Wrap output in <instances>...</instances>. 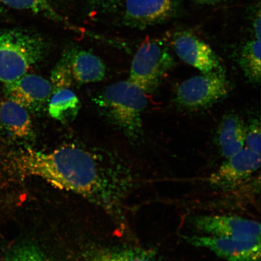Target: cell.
<instances>
[{"instance_id":"6da1fadb","label":"cell","mask_w":261,"mask_h":261,"mask_svg":"<svg viewBox=\"0 0 261 261\" xmlns=\"http://www.w3.org/2000/svg\"><path fill=\"white\" fill-rule=\"evenodd\" d=\"M15 161L22 175L41 178L63 190L91 196L101 188L96 161L89 152L77 147L65 146L50 152L25 149Z\"/></svg>"},{"instance_id":"7a4b0ae2","label":"cell","mask_w":261,"mask_h":261,"mask_svg":"<svg viewBox=\"0 0 261 261\" xmlns=\"http://www.w3.org/2000/svg\"><path fill=\"white\" fill-rule=\"evenodd\" d=\"M48 43L37 33L9 29L0 31V82L8 84L27 73L47 53Z\"/></svg>"},{"instance_id":"3957f363","label":"cell","mask_w":261,"mask_h":261,"mask_svg":"<svg viewBox=\"0 0 261 261\" xmlns=\"http://www.w3.org/2000/svg\"><path fill=\"white\" fill-rule=\"evenodd\" d=\"M146 94L128 80L120 81L107 87L97 101L127 138L136 140L142 135V114L148 104Z\"/></svg>"},{"instance_id":"277c9868","label":"cell","mask_w":261,"mask_h":261,"mask_svg":"<svg viewBox=\"0 0 261 261\" xmlns=\"http://www.w3.org/2000/svg\"><path fill=\"white\" fill-rule=\"evenodd\" d=\"M174 65L161 41L146 38L133 58L128 81L146 93L154 92Z\"/></svg>"},{"instance_id":"5b68a950","label":"cell","mask_w":261,"mask_h":261,"mask_svg":"<svg viewBox=\"0 0 261 261\" xmlns=\"http://www.w3.org/2000/svg\"><path fill=\"white\" fill-rule=\"evenodd\" d=\"M228 91L229 84L220 69L182 82L176 92V101L186 109H203L224 99Z\"/></svg>"},{"instance_id":"8992f818","label":"cell","mask_w":261,"mask_h":261,"mask_svg":"<svg viewBox=\"0 0 261 261\" xmlns=\"http://www.w3.org/2000/svg\"><path fill=\"white\" fill-rule=\"evenodd\" d=\"M191 223L208 236L260 240V224L257 222L233 215H203L192 218Z\"/></svg>"},{"instance_id":"52a82bcc","label":"cell","mask_w":261,"mask_h":261,"mask_svg":"<svg viewBox=\"0 0 261 261\" xmlns=\"http://www.w3.org/2000/svg\"><path fill=\"white\" fill-rule=\"evenodd\" d=\"M260 166V154L243 148L227 159L211 176L210 184L221 189H232L246 182Z\"/></svg>"},{"instance_id":"ba28073f","label":"cell","mask_w":261,"mask_h":261,"mask_svg":"<svg viewBox=\"0 0 261 261\" xmlns=\"http://www.w3.org/2000/svg\"><path fill=\"white\" fill-rule=\"evenodd\" d=\"M6 98L24 107L29 112H40L53 92L50 81L38 75L27 74L5 85Z\"/></svg>"},{"instance_id":"9c48e42d","label":"cell","mask_w":261,"mask_h":261,"mask_svg":"<svg viewBox=\"0 0 261 261\" xmlns=\"http://www.w3.org/2000/svg\"><path fill=\"white\" fill-rule=\"evenodd\" d=\"M186 238L193 246L205 248L228 261H259L260 258V240L208 236Z\"/></svg>"},{"instance_id":"30bf717a","label":"cell","mask_w":261,"mask_h":261,"mask_svg":"<svg viewBox=\"0 0 261 261\" xmlns=\"http://www.w3.org/2000/svg\"><path fill=\"white\" fill-rule=\"evenodd\" d=\"M172 45L177 56L203 74L222 69L219 59L207 44L188 32H181L173 39Z\"/></svg>"},{"instance_id":"8fae6325","label":"cell","mask_w":261,"mask_h":261,"mask_svg":"<svg viewBox=\"0 0 261 261\" xmlns=\"http://www.w3.org/2000/svg\"><path fill=\"white\" fill-rule=\"evenodd\" d=\"M32 130L27 110L7 98L0 101V140L9 142L26 139Z\"/></svg>"},{"instance_id":"7c38bea8","label":"cell","mask_w":261,"mask_h":261,"mask_svg":"<svg viewBox=\"0 0 261 261\" xmlns=\"http://www.w3.org/2000/svg\"><path fill=\"white\" fill-rule=\"evenodd\" d=\"M174 0H126L125 19L136 26L150 25L167 18Z\"/></svg>"},{"instance_id":"4fadbf2b","label":"cell","mask_w":261,"mask_h":261,"mask_svg":"<svg viewBox=\"0 0 261 261\" xmlns=\"http://www.w3.org/2000/svg\"><path fill=\"white\" fill-rule=\"evenodd\" d=\"M69 63L73 80L81 84L97 83L106 76V65L91 52L73 49L65 54Z\"/></svg>"},{"instance_id":"5bb4252c","label":"cell","mask_w":261,"mask_h":261,"mask_svg":"<svg viewBox=\"0 0 261 261\" xmlns=\"http://www.w3.org/2000/svg\"><path fill=\"white\" fill-rule=\"evenodd\" d=\"M246 128L238 114L230 113L224 117L218 133V143L224 158H229L244 148Z\"/></svg>"},{"instance_id":"9a60e30c","label":"cell","mask_w":261,"mask_h":261,"mask_svg":"<svg viewBox=\"0 0 261 261\" xmlns=\"http://www.w3.org/2000/svg\"><path fill=\"white\" fill-rule=\"evenodd\" d=\"M81 108L79 98L72 90L63 89L53 91L48 100V113L63 123L72 122Z\"/></svg>"},{"instance_id":"2e32d148","label":"cell","mask_w":261,"mask_h":261,"mask_svg":"<svg viewBox=\"0 0 261 261\" xmlns=\"http://www.w3.org/2000/svg\"><path fill=\"white\" fill-rule=\"evenodd\" d=\"M239 64L243 73L252 83L259 84L261 77L260 40H254L244 45Z\"/></svg>"},{"instance_id":"e0dca14e","label":"cell","mask_w":261,"mask_h":261,"mask_svg":"<svg viewBox=\"0 0 261 261\" xmlns=\"http://www.w3.org/2000/svg\"><path fill=\"white\" fill-rule=\"evenodd\" d=\"M3 3L16 9L28 10L63 24L65 19L55 11L47 0H2Z\"/></svg>"},{"instance_id":"ac0fdd59","label":"cell","mask_w":261,"mask_h":261,"mask_svg":"<svg viewBox=\"0 0 261 261\" xmlns=\"http://www.w3.org/2000/svg\"><path fill=\"white\" fill-rule=\"evenodd\" d=\"M90 261H159L154 254L140 249H123L97 254Z\"/></svg>"},{"instance_id":"d6986e66","label":"cell","mask_w":261,"mask_h":261,"mask_svg":"<svg viewBox=\"0 0 261 261\" xmlns=\"http://www.w3.org/2000/svg\"><path fill=\"white\" fill-rule=\"evenodd\" d=\"M73 80L69 63L65 55L52 71L50 81L52 89L54 91L69 89Z\"/></svg>"},{"instance_id":"ffe728a7","label":"cell","mask_w":261,"mask_h":261,"mask_svg":"<svg viewBox=\"0 0 261 261\" xmlns=\"http://www.w3.org/2000/svg\"><path fill=\"white\" fill-rule=\"evenodd\" d=\"M6 261H51L38 248L32 245H23L15 248Z\"/></svg>"},{"instance_id":"44dd1931","label":"cell","mask_w":261,"mask_h":261,"mask_svg":"<svg viewBox=\"0 0 261 261\" xmlns=\"http://www.w3.org/2000/svg\"><path fill=\"white\" fill-rule=\"evenodd\" d=\"M260 125L259 120L254 119L246 128L245 143L248 149L260 154Z\"/></svg>"},{"instance_id":"7402d4cb","label":"cell","mask_w":261,"mask_h":261,"mask_svg":"<svg viewBox=\"0 0 261 261\" xmlns=\"http://www.w3.org/2000/svg\"><path fill=\"white\" fill-rule=\"evenodd\" d=\"M91 5L103 9L115 7L122 0H89Z\"/></svg>"},{"instance_id":"603a6c76","label":"cell","mask_w":261,"mask_h":261,"mask_svg":"<svg viewBox=\"0 0 261 261\" xmlns=\"http://www.w3.org/2000/svg\"><path fill=\"white\" fill-rule=\"evenodd\" d=\"M253 29L256 40H260V18L259 14L254 22Z\"/></svg>"},{"instance_id":"cb8c5ba5","label":"cell","mask_w":261,"mask_h":261,"mask_svg":"<svg viewBox=\"0 0 261 261\" xmlns=\"http://www.w3.org/2000/svg\"><path fill=\"white\" fill-rule=\"evenodd\" d=\"M199 2L205 3V4H214L221 1V0H197Z\"/></svg>"},{"instance_id":"d4e9b609","label":"cell","mask_w":261,"mask_h":261,"mask_svg":"<svg viewBox=\"0 0 261 261\" xmlns=\"http://www.w3.org/2000/svg\"><path fill=\"white\" fill-rule=\"evenodd\" d=\"M2 3V0H0V6H1Z\"/></svg>"}]
</instances>
